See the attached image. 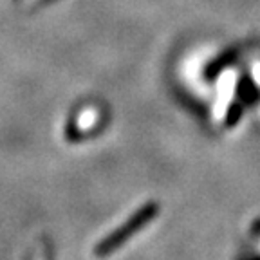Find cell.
<instances>
[{
  "label": "cell",
  "mask_w": 260,
  "mask_h": 260,
  "mask_svg": "<svg viewBox=\"0 0 260 260\" xmlns=\"http://www.w3.org/2000/svg\"><path fill=\"white\" fill-rule=\"evenodd\" d=\"M152 215H154V210H152V208H146V210H143L141 213H139V215H136V219L132 220V222H128L125 228H123L121 232L116 233V235H114L110 240H107V242H105V248H103V251H109V249L116 248V244L123 242V240H125L126 237L132 235V233H134V230H138V228L141 226V224H145L146 220L150 219Z\"/></svg>",
  "instance_id": "6da1fadb"
}]
</instances>
